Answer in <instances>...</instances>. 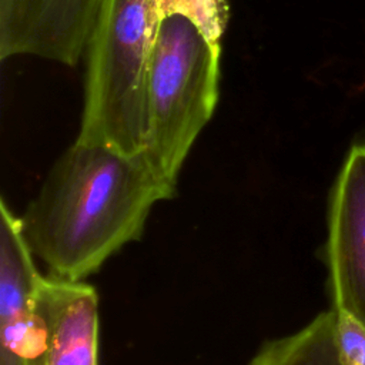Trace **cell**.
Returning <instances> with one entry per match:
<instances>
[{"mask_svg":"<svg viewBox=\"0 0 365 365\" xmlns=\"http://www.w3.org/2000/svg\"><path fill=\"white\" fill-rule=\"evenodd\" d=\"M175 191L141 157L74 140L20 215L21 232L48 275L84 281L140 240L153 207Z\"/></svg>","mask_w":365,"mask_h":365,"instance_id":"1","label":"cell"},{"mask_svg":"<svg viewBox=\"0 0 365 365\" xmlns=\"http://www.w3.org/2000/svg\"><path fill=\"white\" fill-rule=\"evenodd\" d=\"M155 0H103L86 48L77 141L141 157L145 74L157 31Z\"/></svg>","mask_w":365,"mask_h":365,"instance_id":"2","label":"cell"},{"mask_svg":"<svg viewBox=\"0 0 365 365\" xmlns=\"http://www.w3.org/2000/svg\"><path fill=\"white\" fill-rule=\"evenodd\" d=\"M221 46L187 17L163 19L145 74V140L141 158L163 180L177 184L195 140L220 97Z\"/></svg>","mask_w":365,"mask_h":365,"instance_id":"3","label":"cell"},{"mask_svg":"<svg viewBox=\"0 0 365 365\" xmlns=\"http://www.w3.org/2000/svg\"><path fill=\"white\" fill-rule=\"evenodd\" d=\"M103 0H0V58L33 56L76 66Z\"/></svg>","mask_w":365,"mask_h":365,"instance_id":"4","label":"cell"},{"mask_svg":"<svg viewBox=\"0 0 365 365\" xmlns=\"http://www.w3.org/2000/svg\"><path fill=\"white\" fill-rule=\"evenodd\" d=\"M327 262L334 308L365 325V143L349 148L332 190Z\"/></svg>","mask_w":365,"mask_h":365,"instance_id":"5","label":"cell"},{"mask_svg":"<svg viewBox=\"0 0 365 365\" xmlns=\"http://www.w3.org/2000/svg\"><path fill=\"white\" fill-rule=\"evenodd\" d=\"M98 295L86 281L38 279L26 365H98Z\"/></svg>","mask_w":365,"mask_h":365,"instance_id":"6","label":"cell"},{"mask_svg":"<svg viewBox=\"0 0 365 365\" xmlns=\"http://www.w3.org/2000/svg\"><path fill=\"white\" fill-rule=\"evenodd\" d=\"M41 272L34 264L17 215L0 202V365H26L36 329Z\"/></svg>","mask_w":365,"mask_h":365,"instance_id":"7","label":"cell"},{"mask_svg":"<svg viewBox=\"0 0 365 365\" xmlns=\"http://www.w3.org/2000/svg\"><path fill=\"white\" fill-rule=\"evenodd\" d=\"M248 365H346L336 335V311L318 314L294 334L264 341Z\"/></svg>","mask_w":365,"mask_h":365,"instance_id":"8","label":"cell"},{"mask_svg":"<svg viewBox=\"0 0 365 365\" xmlns=\"http://www.w3.org/2000/svg\"><path fill=\"white\" fill-rule=\"evenodd\" d=\"M158 23L173 14L192 21L212 43L220 44L230 20L228 0H155Z\"/></svg>","mask_w":365,"mask_h":365,"instance_id":"9","label":"cell"},{"mask_svg":"<svg viewBox=\"0 0 365 365\" xmlns=\"http://www.w3.org/2000/svg\"><path fill=\"white\" fill-rule=\"evenodd\" d=\"M335 311L338 342L346 365H365V325L345 311Z\"/></svg>","mask_w":365,"mask_h":365,"instance_id":"10","label":"cell"}]
</instances>
